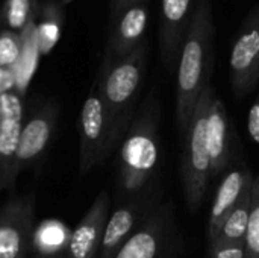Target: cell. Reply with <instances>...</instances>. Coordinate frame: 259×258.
<instances>
[{
    "instance_id": "cell-19",
    "label": "cell",
    "mask_w": 259,
    "mask_h": 258,
    "mask_svg": "<svg viewBox=\"0 0 259 258\" xmlns=\"http://www.w3.org/2000/svg\"><path fill=\"white\" fill-rule=\"evenodd\" d=\"M62 24H64L62 6L53 0L44 2L36 21V35H38V46H39L41 56L49 55L53 50V47L61 38Z\"/></svg>"
},
{
    "instance_id": "cell-21",
    "label": "cell",
    "mask_w": 259,
    "mask_h": 258,
    "mask_svg": "<svg viewBox=\"0 0 259 258\" xmlns=\"http://www.w3.org/2000/svg\"><path fill=\"white\" fill-rule=\"evenodd\" d=\"M35 14V0H6L3 5V17L11 30L21 32L30 17Z\"/></svg>"
},
{
    "instance_id": "cell-12",
    "label": "cell",
    "mask_w": 259,
    "mask_h": 258,
    "mask_svg": "<svg viewBox=\"0 0 259 258\" xmlns=\"http://www.w3.org/2000/svg\"><path fill=\"white\" fill-rule=\"evenodd\" d=\"M111 214V196L106 190L100 192L85 216L71 231L67 248V258H97L105 227Z\"/></svg>"
},
{
    "instance_id": "cell-27",
    "label": "cell",
    "mask_w": 259,
    "mask_h": 258,
    "mask_svg": "<svg viewBox=\"0 0 259 258\" xmlns=\"http://www.w3.org/2000/svg\"><path fill=\"white\" fill-rule=\"evenodd\" d=\"M140 2H149V0H111V20L115 18L126 6L140 3Z\"/></svg>"
},
{
    "instance_id": "cell-30",
    "label": "cell",
    "mask_w": 259,
    "mask_h": 258,
    "mask_svg": "<svg viewBox=\"0 0 259 258\" xmlns=\"http://www.w3.org/2000/svg\"><path fill=\"white\" fill-rule=\"evenodd\" d=\"M0 24H2V15H0Z\"/></svg>"
},
{
    "instance_id": "cell-4",
    "label": "cell",
    "mask_w": 259,
    "mask_h": 258,
    "mask_svg": "<svg viewBox=\"0 0 259 258\" xmlns=\"http://www.w3.org/2000/svg\"><path fill=\"white\" fill-rule=\"evenodd\" d=\"M215 90L212 84H209L202 93L185 132L182 186L185 202L191 211L197 210L203 202L211 179V158L206 146V117Z\"/></svg>"
},
{
    "instance_id": "cell-10",
    "label": "cell",
    "mask_w": 259,
    "mask_h": 258,
    "mask_svg": "<svg viewBox=\"0 0 259 258\" xmlns=\"http://www.w3.org/2000/svg\"><path fill=\"white\" fill-rule=\"evenodd\" d=\"M149 2H140L126 6L115 18L111 20V32L102 65H109L146 41L149 27Z\"/></svg>"
},
{
    "instance_id": "cell-25",
    "label": "cell",
    "mask_w": 259,
    "mask_h": 258,
    "mask_svg": "<svg viewBox=\"0 0 259 258\" xmlns=\"http://www.w3.org/2000/svg\"><path fill=\"white\" fill-rule=\"evenodd\" d=\"M247 129L252 137V140L259 144V94L253 105L250 106L249 117H247Z\"/></svg>"
},
{
    "instance_id": "cell-26",
    "label": "cell",
    "mask_w": 259,
    "mask_h": 258,
    "mask_svg": "<svg viewBox=\"0 0 259 258\" xmlns=\"http://www.w3.org/2000/svg\"><path fill=\"white\" fill-rule=\"evenodd\" d=\"M15 88H17V78L14 68L0 67V96L8 91H14Z\"/></svg>"
},
{
    "instance_id": "cell-16",
    "label": "cell",
    "mask_w": 259,
    "mask_h": 258,
    "mask_svg": "<svg viewBox=\"0 0 259 258\" xmlns=\"http://www.w3.org/2000/svg\"><path fill=\"white\" fill-rule=\"evenodd\" d=\"M206 146L211 158V178L231 167V123L222 99L214 93L206 117Z\"/></svg>"
},
{
    "instance_id": "cell-3",
    "label": "cell",
    "mask_w": 259,
    "mask_h": 258,
    "mask_svg": "<svg viewBox=\"0 0 259 258\" xmlns=\"http://www.w3.org/2000/svg\"><path fill=\"white\" fill-rule=\"evenodd\" d=\"M147 55L149 43L146 40L127 56L100 67L96 87L111 120L115 148L124 138L137 114V100L146 73Z\"/></svg>"
},
{
    "instance_id": "cell-1",
    "label": "cell",
    "mask_w": 259,
    "mask_h": 258,
    "mask_svg": "<svg viewBox=\"0 0 259 258\" xmlns=\"http://www.w3.org/2000/svg\"><path fill=\"white\" fill-rule=\"evenodd\" d=\"M214 20L211 0H197L184 38L176 71V123L185 135L194 108L211 84Z\"/></svg>"
},
{
    "instance_id": "cell-18",
    "label": "cell",
    "mask_w": 259,
    "mask_h": 258,
    "mask_svg": "<svg viewBox=\"0 0 259 258\" xmlns=\"http://www.w3.org/2000/svg\"><path fill=\"white\" fill-rule=\"evenodd\" d=\"M71 231L59 220H46L39 224L32 237V246L38 252V257L59 255L64 249L67 251L70 243Z\"/></svg>"
},
{
    "instance_id": "cell-20",
    "label": "cell",
    "mask_w": 259,
    "mask_h": 258,
    "mask_svg": "<svg viewBox=\"0 0 259 258\" xmlns=\"http://www.w3.org/2000/svg\"><path fill=\"white\" fill-rule=\"evenodd\" d=\"M250 199H252V189L228 214L217 239L229 240V242H246L249 219H250Z\"/></svg>"
},
{
    "instance_id": "cell-22",
    "label": "cell",
    "mask_w": 259,
    "mask_h": 258,
    "mask_svg": "<svg viewBox=\"0 0 259 258\" xmlns=\"http://www.w3.org/2000/svg\"><path fill=\"white\" fill-rule=\"evenodd\" d=\"M246 258H259V175L253 178L252 199H250V219L246 236Z\"/></svg>"
},
{
    "instance_id": "cell-11",
    "label": "cell",
    "mask_w": 259,
    "mask_h": 258,
    "mask_svg": "<svg viewBox=\"0 0 259 258\" xmlns=\"http://www.w3.org/2000/svg\"><path fill=\"white\" fill-rule=\"evenodd\" d=\"M24 108L14 90L0 96V190L14 184L12 167L23 131Z\"/></svg>"
},
{
    "instance_id": "cell-15",
    "label": "cell",
    "mask_w": 259,
    "mask_h": 258,
    "mask_svg": "<svg viewBox=\"0 0 259 258\" xmlns=\"http://www.w3.org/2000/svg\"><path fill=\"white\" fill-rule=\"evenodd\" d=\"M253 175L249 169L241 166H232L225 172L223 179L215 192L212 207L208 217V242H214L222 230V225L234 207L243 199V196L252 189Z\"/></svg>"
},
{
    "instance_id": "cell-5",
    "label": "cell",
    "mask_w": 259,
    "mask_h": 258,
    "mask_svg": "<svg viewBox=\"0 0 259 258\" xmlns=\"http://www.w3.org/2000/svg\"><path fill=\"white\" fill-rule=\"evenodd\" d=\"M184 243L171 202L161 204L114 258H182Z\"/></svg>"
},
{
    "instance_id": "cell-13",
    "label": "cell",
    "mask_w": 259,
    "mask_h": 258,
    "mask_svg": "<svg viewBox=\"0 0 259 258\" xmlns=\"http://www.w3.org/2000/svg\"><path fill=\"white\" fill-rule=\"evenodd\" d=\"M194 8V0H161L159 50L162 62L168 70L178 65Z\"/></svg>"
},
{
    "instance_id": "cell-7",
    "label": "cell",
    "mask_w": 259,
    "mask_h": 258,
    "mask_svg": "<svg viewBox=\"0 0 259 258\" xmlns=\"http://www.w3.org/2000/svg\"><path fill=\"white\" fill-rule=\"evenodd\" d=\"M229 68L237 97L250 93L259 82V5L247 14L238 30L231 50Z\"/></svg>"
},
{
    "instance_id": "cell-17",
    "label": "cell",
    "mask_w": 259,
    "mask_h": 258,
    "mask_svg": "<svg viewBox=\"0 0 259 258\" xmlns=\"http://www.w3.org/2000/svg\"><path fill=\"white\" fill-rule=\"evenodd\" d=\"M36 12L30 17L27 24L21 30V55L14 67L15 78H17V88L15 91L20 96H24L32 76L36 70L38 59L41 56L39 46H38V35H36Z\"/></svg>"
},
{
    "instance_id": "cell-29",
    "label": "cell",
    "mask_w": 259,
    "mask_h": 258,
    "mask_svg": "<svg viewBox=\"0 0 259 258\" xmlns=\"http://www.w3.org/2000/svg\"><path fill=\"white\" fill-rule=\"evenodd\" d=\"M62 2V5H68V3H71L73 0H61Z\"/></svg>"
},
{
    "instance_id": "cell-28",
    "label": "cell",
    "mask_w": 259,
    "mask_h": 258,
    "mask_svg": "<svg viewBox=\"0 0 259 258\" xmlns=\"http://www.w3.org/2000/svg\"><path fill=\"white\" fill-rule=\"evenodd\" d=\"M38 258H67V257H62V255H52V257H38Z\"/></svg>"
},
{
    "instance_id": "cell-14",
    "label": "cell",
    "mask_w": 259,
    "mask_h": 258,
    "mask_svg": "<svg viewBox=\"0 0 259 258\" xmlns=\"http://www.w3.org/2000/svg\"><path fill=\"white\" fill-rule=\"evenodd\" d=\"M56 117L58 109L53 105H46L26 120V123L23 125L20 144L12 167L14 181L26 166L32 164L44 154L50 143Z\"/></svg>"
},
{
    "instance_id": "cell-2",
    "label": "cell",
    "mask_w": 259,
    "mask_h": 258,
    "mask_svg": "<svg viewBox=\"0 0 259 258\" xmlns=\"http://www.w3.org/2000/svg\"><path fill=\"white\" fill-rule=\"evenodd\" d=\"M161 105L156 91L147 96L135 114L118 154V187L126 199L155 193L159 172Z\"/></svg>"
},
{
    "instance_id": "cell-24",
    "label": "cell",
    "mask_w": 259,
    "mask_h": 258,
    "mask_svg": "<svg viewBox=\"0 0 259 258\" xmlns=\"http://www.w3.org/2000/svg\"><path fill=\"white\" fill-rule=\"evenodd\" d=\"M246 242H229L217 239L209 243L206 258H246Z\"/></svg>"
},
{
    "instance_id": "cell-9",
    "label": "cell",
    "mask_w": 259,
    "mask_h": 258,
    "mask_svg": "<svg viewBox=\"0 0 259 258\" xmlns=\"http://www.w3.org/2000/svg\"><path fill=\"white\" fill-rule=\"evenodd\" d=\"M35 231L30 198H15L0 208V258H26Z\"/></svg>"
},
{
    "instance_id": "cell-8",
    "label": "cell",
    "mask_w": 259,
    "mask_h": 258,
    "mask_svg": "<svg viewBox=\"0 0 259 258\" xmlns=\"http://www.w3.org/2000/svg\"><path fill=\"white\" fill-rule=\"evenodd\" d=\"M159 205V198L155 193L126 199L121 207L109 214L97 258L115 257L120 248Z\"/></svg>"
},
{
    "instance_id": "cell-6",
    "label": "cell",
    "mask_w": 259,
    "mask_h": 258,
    "mask_svg": "<svg viewBox=\"0 0 259 258\" xmlns=\"http://www.w3.org/2000/svg\"><path fill=\"white\" fill-rule=\"evenodd\" d=\"M79 137V172L83 176L115 149L111 120L96 85L87 96L80 109Z\"/></svg>"
},
{
    "instance_id": "cell-23",
    "label": "cell",
    "mask_w": 259,
    "mask_h": 258,
    "mask_svg": "<svg viewBox=\"0 0 259 258\" xmlns=\"http://www.w3.org/2000/svg\"><path fill=\"white\" fill-rule=\"evenodd\" d=\"M21 55V33L15 30L0 32V67L14 68Z\"/></svg>"
}]
</instances>
